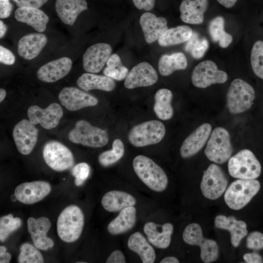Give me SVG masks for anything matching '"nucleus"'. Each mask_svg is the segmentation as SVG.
Listing matches in <instances>:
<instances>
[{
	"label": "nucleus",
	"mask_w": 263,
	"mask_h": 263,
	"mask_svg": "<svg viewBox=\"0 0 263 263\" xmlns=\"http://www.w3.org/2000/svg\"><path fill=\"white\" fill-rule=\"evenodd\" d=\"M132 166L138 178L149 188L156 192L166 189L168 184L167 174L151 159L137 155L133 159Z\"/></svg>",
	"instance_id": "nucleus-1"
},
{
	"label": "nucleus",
	"mask_w": 263,
	"mask_h": 263,
	"mask_svg": "<svg viewBox=\"0 0 263 263\" xmlns=\"http://www.w3.org/2000/svg\"><path fill=\"white\" fill-rule=\"evenodd\" d=\"M84 224V217L81 209L75 205L69 206L61 211L57 218V234L65 242H74L81 235Z\"/></svg>",
	"instance_id": "nucleus-2"
},
{
	"label": "nucleus",
	"mask_w": 263,
	"mask_h": 263,
	"mask_svg": "<svg viewBox=\"0 0 263 263\" xmlns=\"http://www.w3.org/2000/svg\"><path fill=\"white\" fill-rule=\"evenodd\" d=\"M255 98L254 88L245 81L236 78L231 82L226 93V106L232 114L242 113L250 108Z\"/></svg>",
	"instance_id": "nucleus-3"
},
{
	"label": "nucleus",
	"mask_w": 263,
	"mask_h": 263,
	"mask_svg": "<svg viewBox=\"0 0 263 263\" xmlns=\"http://www.w3.org/2000/svg\"><path fill=\"white\" fill-rule=\"evenodd\" d=\"M260 187V182L255 179H239L235 180L225 191V202L232 209H241L258 192Z\"/></svg>",
	"instance_id": "nucleus-4"
},
{
	"label": "nucleus",
	"mask_w": 263,
	"mask_h": 263,
	"mask_svg": "<svg viewBox=\"0 0 263 263\" xmlns=\"http://www.w3.org/2000/svg\"><path fill=\"white\" fill-rule=\"evenodd\" d=\"M230 175L235 178L255 179L261 173V165L254 153L244 149L231 157L228 163Z\"/></svg>",
	"instance_id": "nucleus-5"
},
{
	"label": "nucleus",
	"mask_w": 263,
	"mask_h": 263,
	"mask_svg": "<svg viewBox=\"0 0 263 263\" xmlns=\"http://www.w3.org/2000/svg\"><path fill=\"white\" fill-rule=\"evenodd\" d=\"M68 137L74 143L93 148L104 147L109 141L106 131L91 125L84 120L76 122L75 127L69 132Z\"/></svg>",
	"instance_id": "nucleus-6"
},
{
	"label": "nucleus",
	"mask_w": 263,
	"mask_h": 263,
	"mask_svg": "<svg viewBox=\"0 0 263 263\" xmlns=\"http://www.w3.org/2000/svg\"><path fill=\"white\" fill-rule=\"evenodd\" d=\"M233 151L230 136L228 132L223 127H216L211 133L205 154L211 161L223 164L230 157Z\"/></svg>",
	"instance_id": "nucleus-7"
},
{
	"label": "nucleus",
	"mask_w": 263,
	"mask_h": 263,
	"mask_svg": "<svg viewBox=\"0 0 263 263\" xmlns=\"http://www.w3.org/2000/svg\"><path fill=\"white\" fill-rule=\"evenodd\" d=\"M166 133L164 125L158 120H150L134 126L128 134L130 143L142 147L160 142Z\"/></svg>",
	"instance_id": "nucleus-8"
},
{
	"label": "nucleus",
	"mask_w": 263,
	"mask_h": 263,
	"mask_svg": "<svg viewBox=\"0 0 263 263\" xmlns=\"http://www.w3.org/2000/svg\"><path fill=\"white\" fill-rule=\"evenodd\" d=\"M182 237L186 244L200 247V257L203 262L209 263L218 259V244L215 241L203 236L201 227L198 224L194 223L188 225L183 231Z\"/></svg>",
	"instance_id": "nucleus-9"
},
{
	"label": "nucleus",
	"mask_w": 263,
	"mask_h": 263,
	"mask_svg": "<svg viewBox=\"0 0 263 263\" xmlns=\"http://www.w3.org/2000/svg\"><path fill=\"white\" fill-rule=\"evenodd\" d=\"M43 156L47 165L56 171L65 170L74 164V157L71 151L56 141H49L44 145Z\"/></svg>",
	"instance_id": "nucleus-10"
},
{
	"label": "nucleus",
	"mask_w": 263,
	"mask_h": 263,
	"mask_svg": "<svg viewBox=\"0 0 263 263\" xmlns=\"http://www.w3.org/2000/svg\"><path fill=\"white\" fill-rule=\"evenodd\" d=\"M227 184V178L223 170L218 165L211 164L203 175L200 188L206 198L215 200L224 193Z\"/></svg>",
	"instance_id": "nucleus-11"
},
{
	"label": "nucleus",
	"mask_w": 263,
	"mask_h": 263,
	"mask_svg": "<svg viewBox=\"0 0 263 263\" xmlns=\"http://www.w3.org/2000/svg\"><path fill=\"white\" fill-rule=\"evenodd\" d=\"M227 74L219 70L216 63L210 60L203 61L195 66L191 75L193 85L205 88L213 84H222L227 79Z\"/></svg>",
	"instance_id": "nucleus-12"
},
{
	"label": "nucleus",
	"mask_w": 263,
	"mask_h": 263,
	"mask_svg": "<svg viewBox=\"0 0 263 263\" xmlns=\"http://www.w3.org/2000/svg\"><path fill=\"white\" fill-rule=\"evenodd\" d=\"M63 114L62 108L56 103L50 104L45 109L41 108L37 105H33L27 111L29 120L32 124H40L43 128L47 130L56 127Z\"/></svg>",
	"instance_id": "nucleus-13"
},
{
	"label": "nucleus",
	"mask_w": 263,
	"mask_h": 263,
	"mask_svg": "<svg viewBox=\"0 0 263 263\" xmlns=\"http://www.w3.org/2000/svg\"><path fill=\"white\" fill-rule=\"evenodd\" d=\"M13 137L18 151L23 155H28L37 143L38 130L29 120L22 119L14 127Z\"/></svg>",
	"instance_id": "nucleus-14"
},
{
	"label": "nucleus",
	"mask_w": 263,
	"mask_h": 263,
	"mask_svg": "<svg viewBox=\"0 0 263 263\" xmlns=\"http://www.w3.org/2000/svg\"><path fill=\"white\" fill-rule=\"evenodd\" d=\"M112 51L111 46L98 43L90 46L83 56V67L90 73L100 72L106 64Z\"/></svg>",
	"instance_id": "nucleus-15"
},
{
	"label": "nucleus",
	"mask_w": 263,
	"mask_h": 263,
	"mask_svg": "<svg viewBox=\"0 0 263 263\" xmlns=\"http://www.w3.org/2000/svg\"><path fill=\"white\" fill-rule=\"evenodd\" d=\"M58 99L63 106L71 111L94 106L98 103V99L96 97L73 87L62 89L59 93Z\"/></svg>",
	"instance_id": "nucleus-16"
},
{
	"label": "nucleus",
	"mask_w": 263,
	"mask_h": 263,
	"mask_svg": "<svg viewBox=\"0 0 263 263\" xmlns=\"http://www.w3.org/2000/svg\"><path fill=\"white\" fill-rule=\"evenodd\" d=\"M51 190L50 184L43 181L22 183L15 190V195L19 201L24 204L37 203L47 196Z\"/></svg>",
	"instance_id": "nucleus-17"
},
{
	"label": "nucleus",
	"mask_w": 263,
	"mask_h": 263,
	"mask_svg": "<svg viewBox=\"0 0 263 263\" xmlns=\"http://www.w3.org/2000/svg\"><path fill=\"white\" fill-rule=\"evenodd\" d=\"M157 80V73L152 66L148 62H142L132 69L124 85L126 88L131 89L152 85Z\"/></svg>",
	"instance_id": "nucleus-18"
},
{
	"label": "nucleus",
	"mask_w": 263,
	"mask_h": 263,
	"mask_svg": "<svg viewBox=\"0 0 263 263\" xmlns=\"http://www.w3.org/2000/svg\"><path fill=\"white\" fill-rule=\"evenodd\" d=\"M211 130L210 124L204 123L188 135L181 146L180 153L181 157L188 158L197 153L206 144Z\"/></svg>",
	"instance_id": "nucleus-19"
},
{
	"label": "nucleus",
	"mask_w": 263,
	"mask_h": 263,
	"mask_svg": "<svg viewBox=\"0 0 263 263\" xmlns=\"http://www.w3.org/2000/svg\"><path fill=\"white\" fill-rule=\"evenodd\" d=\"M51 226L49 219L41 217L37 219L30 217L27 220L28 231L35 246L39 249L46 250L54 246V241L47 237Z\"/></svg>",
	"instance_id": "nucleus-20"
},
{
	"label": "nucleus",
	"mask_w": 263,
	"mask_h": 263,
	"mask_svg": "<svg viewBox=\"0 0 263 263\" xmlns=\"http://www.w3.org/2000/svg\"><path fill=\"white\" fill-rule=\"evenodd\" d=\"M72 61L68 57H62L51 61L40 67L37 72L38 78L51 83L65 76L72 67Z\"/></svg>",
	"instance_id": "nucleus-21"
},
{
	"label": "nucleus",
	"mask_w": 263,
	"mask_h": 263,
	"mask_svg": "<svg viewBox=\"0 0 263 263\" xmlns=\"http://www.w3.org/2000/svg\"><path fill=\"white\" fill-rule=\"evenodd\" d=\"M167 23L164 17H157L150 12L143 14L140 18L139 23L146 41L151 43L158 40L169 29Z\"/></svg>",
	"instance_id": "nucleus-22"
},
{
	"label": "nucleus",
	"mask_w": 263,
	"mask_h": 263,
	"mask_svg": "<svg viewBox=\"0 0 263 263\" xmlns=\"http://www.w3.org/2000/svg\"><path fill=\"white\" fill-rule=\"evenodd\" d=\"M143 230L148 241L155 247L165 249L169 245L173 231V225L171 223L161 225L149 222L144 225Z\"/></svg>",
	"instance_id": "nucleus-23"
},
{
	"label": "nucleus",
	"mask_w": 263,
	"mask_h": 263,
	"mask_svg": "<svg viewBox=\"0 0 263 263\" xmlns=\"http://www.w3.org/2000/svg\"><path fill=\"white\" fill-rule=\"evenodd\" d=\"M47 37L41 33H32L22 37L19 41V55L26 60L37 56L47 44Z\"/></svg>",
	"instance_id": "nucleus-24"
},
{
	"label": "nucleus",
	"mask_w": 263,
	"mask_h": 263,
	"mask_svg": "<svg viewBox=\"0 0 263 263\" xmlns=\"http://www.w3.org/2000/svg\"><path fill=\"white\" fill-rule=\"evenodd\" d=\"M214 224L216 227L230 232L231 243L234 247L238 246L241 240L247 234L245 223L233 216L218 215L215 218Z\"/></svg>",
	"instance_id": "nucleus-25"
},
{
	"label": "nucleus",
	"mask_w": 263,
	"mask_h": 263,
	"mask_svg": "<svg viewBox=\"0 0 263 263\" xmlns=\"http://www.w3.org/2000/svg\"><path fill=\"white\" fill-rule=\"evenodd\" d=\"M15 18L19 22L31 26L38 32H44L49 18L42 10L37 8L18 7L15 12Z\"/></svg>",
	"instance_id": "nucleus-26"
},
{
	"label": "nucleus",
	"mask_w": 263,
	"mask_h": 263,
	"mask_svg": "<svg viewBox=\"0 0 263 263\" xmlns=\"http://www.w3.org/2000/svg\"><path fill=\"white\" fill-rule=\"evenodd\" d=\"M56 12L64 24L73 25L79 14L88 9L86 0H56Z\"/></svg>",
	"instance_id": "nucleus-27"
},
{
	"label": "nucleus",
	"mask_w": 263,
	"mask_h": 263,
	"mask_svg": "<svg viewBox=\"0 0 263 263\" xmlns=\"http://www.w3.org/2000/svg\"><path fill=\"white\" fill-rule=\"evenodd\" d=\"M208 0H184L180 6L181 20L188 24H199L204 19V13L207 11Z\"/></svg>",
	"instance_id": "nucleus-28"
},
{
	"label": "nucleus",
	"mask_w": 263,
	"mask_h": 263,
	"mask_svg": "<svg viewBox=\"0 0 263 263\" xmlns=\"http://www.w3.org/2000/svg\"><path fill=\"white\" fill-rule=\"evenodd\" d=\"M101 205L107 211H120L136 204L135 198L131 194L120 190H111L106 193L102 198Z\"/></svg>",
	"instance_id": "nucleus-29"
},
{
	"label": "nucleus",
	"mask_w": 263,
	"mask_h": 263,
	"mask_svg": "<svg viewBox=\"0 0 263 263\" xmlns=\"http://www.w3.org/2000/svg\"><path fill=\"white\" fill-rule=\"evenodd\" d=\"M136 209L133 206L126 207L108 224V231L112 235L124 233L131 229L136 220Z\"/></svg>",
	"instance_id": "nucleus-30"
},
{
	"label": "nucleus",
	"mask_w": 263,
	"mask_h": 263,
	"mask_svg": "<svg viewBox=\"0 0 263 263\" xmlns=\"http://www.w3.org/2000/svg\"><path fill=\"white\" fill-rule=\"evenodd\" d=\"M76 84L80 88L85 91L96 89L110 92L115 87V83L112 78L90 73L82 74L77 79Z\"/></svg>",
	"instance_id": "nucleus-31"
},
{
	"label": "nucleus",
	"mask_w": 263,
	"mask_h": 263,
	"mask_svg": "<svg viewBox=\"0 0 263 263\" xmlns=\"http://www.w3.org/2000/svg\"><path fill=\"white\" fill-rule=\"evenodd\" d=\"M128 247L137 254L143 263H153L156 254L153 247L139 232H136L129 238Z\"/></svg>",
	"instance_id": "nucleus-32"
},
{
	"label": "nucleus",
	"mask_w": 263,
	"mask_h": 263,
	"mask_svg": "<svg viewBox=\"0 0 263 263\" xmlns=\"http://www.w3.org/2000/svg\"><path fill=\"white\" fill-rule=\"evenodd\" d=\"M187 59L183 53L163 55L158 62V70L163 76H168L177 70H185L187 67Z\"/></svg>",
	"instance_id": "nucleus-33"
},
{
	"label": "nucleus",
	"mask_w": 263,
	"mask_h": 263,
	"mask_svg": "<svg viewBox=\"0 0 263 263\" xmlns=\"http://www.w3.org/2000/svg\"><path fill=\"white\" fill-rule=\"evenodd\" d=\"M172 98V94L167 89H160L156 92L153 111L159 119L167 120L172 117L173 110L171 105Z\"/></svg>",
	"instance_id": "nucleus-34"
},
{
	"label": "nucleus",
	"mask_w": 263,
	"mask_h": 263,
	"mask_svg": "<svg viewBox=\"0 0 263 263\" xmlns=\"http://www.w3.org/2000/svg\"><path fill=\"white\" fill-rule=\"evenodd\" d=\"M191 28L187 25H180L168 29L158 40L162 46H169L187 42L193 34Z\"/></svg>",
	"instance_id": "nucleus-35"
},
{
	"label": "nucleus",
	"mask_w": 263,
	"mask_h": 263,
	"mask_svg": "<svg viewBox=\"0 0 263 263\" xmlns=\"http://www.w3.org/2000/svg\"><path fill=\"white\" fill-rule=\"evenodd\" d=\"M225 19L222 16L213 19L208 25L209 35L213 41L218 42L223 48L227 47L233 40L232 36L224 30Z\"/></svg>",
	"instance_id": "nucleus-36"
},
{
	"label": "nucleus",
	"mask_w": 263,
	"mask_h": 263,
	"mask_svg": "<svg viewBox=\"0 0 263 263\" xmlns=\"http://www.w3.org/2000/svg\"><path fill=\"white\" fill-rule=\"evenodd\" d=\"M107 67L103 70L105 75L117 80H122L126 78L129 70L122 63L119 56L116 54H113L109 58Z\"/></svg>",
	"instance_id": "nucleus-37"
},
{
	"label": "nucleus",
	"mask_w": 263,
	"mask_h": 263,
	"mask_svg": "<svg viewBox=\"0 0 263 263\" xmlns=\"http://www.w3.org/2000/svg\"><path fill=\"white\" fill-rule=\"evenodd\" d=\"M124 146L120 139H116L113 143L112 150L99 154L98 160L103 167H108L118 161L124 154Z\"/></svg>",
	"instance_id": "nucleus-38"
},
{
	"label": "nucleus",
	"mask_w": 263,
	"mask_h": 263,
	"mask_svg": "<svg viewBox=\"0 0 263 263\" xmlns=\"http://www.w3.org/2000/svg\"><path fill=\"white\" fill-rule=\"evenodd\" d=\"M209 47V43L206 38H200L196 32H193L191 37L187 41L185 46L186 52L192 57L200 59L203 57Z\"/></svg>",
	"instance_id": "nucleus-39"
},
{
	"label": "nucleus",
	"mask_w": 263,
	"mask_h": 263,
	"mask_svg": "<svg viewBox=\"0 0 263 263\" xmlns=\"http://www.w3.org/2000/svg\"><path fill=\"white\" fill-rule=\"evenodd\" d=\"M36 247L29 243H24L20 247V253L18 256L19 263H42L43 256Z\"/></svg>",
	"instance_id": "nucleus-40"
},
{
	"label": "nucleus",
	"mask_w": 263,
	"mask_h": 263,
	"mask_svg": "<svg viewBox=\"0 0 263 263\" xmlns=\"http://www.w3.org/2000/svg\"><path fill=\"white\" fill-rule=\"evenodd\" d=\"M250 61L254 74L263 79V41L258 40L253 44L250 55Z\"/></svg>",
	"instance_id": "nucleus-41"
},
{
	"label": "nucleus",
	"mask_w": 263,
	"mask_h": 263,
	"mask_svg": "<svg viewBox=\"0 0 263 263\" xmlns=\"http://www.w3.org/2000/svg\"><path fill=\"white\" fill-rule=\"evenodd\" d=\"M22 225L21 220L14 218L12 214L3 216L0 219V241L4 242L13 231L18 229Z\"/></svg>",
	"instance_id": "nucleus-42"
},
{
	"label": "nucleus",
	"mask_w": 263,
	"mask_h": 263,
	"mask_svg": "<svg viewBox=\"0 0 263 263\" xmlns=\"http://www.w3.org/2000/svg\"><path fill=\"white\" fill-rule=\"evenodd\" d=\"M90 172V167L86 163L76 165L72 169V174L75 177V184L76 186H81L88 178Z\"/></svg>",
	"instance_id": "nucleus-43"
},
{
	"label": "nucleus",
	"mask_w": 263,
	"mask_h": 263,
	"mask_svg": "<svg viewBox=\"0 0 263 263\" xmlns=\"http://www.w3.org/2000/svg\"><path fill=\"white\" fill-rule=\"evenodd\" d=\"M246 247L254 250L263 249V234L258 231L251 232L246 239Z\"/></svg>",
	"instance_id": "nucleus-44"
},
{
	"label": "nucleus",
	"mask_w": 263,
	"mask_h": 263,
	"mask_svg": "<svg viewBox=\"0 0 263 263\" xmlns=\"http://www.w3.org/2000/svg\"><path fill=\"white\" fill-rule=\"evenodd\" d=\"M0 61L8 65H13L15 61V57L13 54L2 45L0 46Z\"/></svg>",
	"instance_id": "nucleus-45"
},
{
	"label": "nucleus",
	"mask_w": 263,
	"mask_h": 263,
	"mask_svg": "<svg viewBox=\"0 0 263 263\" xmlns=\"http://www.w3.org/2000/svg\"><path fill=\"white\" fill-rule=\"evenodd\" d=\"M18 7H28L39 8L48 0H13Z\"/></svg>",
	"instance_id": "nucleus-46"
},
{
	"label": "nucleus",
	"mask_w": 263,
	"mask_h": 263,
	"mask_svg": "<svg viewBox=\"0 0 263 263\" xmlns=\"http://www.w3.org/2000/svg\"><path fill=\"white\" fill-rule=\"evenodd\" d=\"M13 6L10 0H0V18H8L13 10Z\"/></svg>",
	"instance_id": "nucleus-47"
},
{
	"label": "nucleus",
	"mask_w": 263,
	"mask_h": 263,
	"mask_svg": "<svg viewBox=\"0 0 263 263\" xmlns=\"http://www.w3.org/2000/svg\"><path fill=\"white\" fill-rule=\"evenodd\" d=\"M106 263H125L126 259L123 252L119 250L113 251L108 257Z\"/></svg>",
	"instance_id": "nucleus-48"
},
{
	"label": "nucleus",
	"mask_w": 263,
	"mask_h": 263,
	"mask_svg": "<svg viewBox=\"0 0 263 263\" xmlns=\"http://www.w3.org/2000/svg\"><path fill=\"white\" fill-rule=\"evenodd\" d=\"M135 6L139 9L146 11L152 10L155 4V0H132Z\"/></svg>",
	"instance_id": "nucleus-49"
},
{
	"label": "nucleus",
	"mask_w": 263,
	"mask_h": 263,
	"mask_svg": "<svg viewBox=\"0 0 263 263\" xmlns=\"http://www.w3.org/2000/svg\"><path fill=\"white\" fill-rule=\"evenodd\" d=\"M244 260L248 263H263L262 256L257 253H246L243 256Z\"/></svg>",
	"instance_id": "nucleus-50"
},
{
	"label": "nucleus",
	"mask_w": 263,
	"mask_h": 263,
	"mask_svg": "<svg viewBox=\"0 0 263 263\" xmlns=\"http://www.w3.org/2000/svg\"><path fill=\"white\" fill-rule=\"evenodd\" d=\"M222 5L227 8L233 7L238 0H217Z\"/></svg>",
	"instance_id": "nucleus-51"
},
{
	"label": "nucleus",
	"mask_w": 263,
	"mask_h": 263,
	"mask_svg": "<svg viewBox=\"0 0 263 263\" xmlns=\"http://www.w3.org/2000/svg\"><path fill=\"white\" fill-rule=\"evenodd\" d=\"M11 256L8 252H4L0 255V263H8L11 260Z\"/></svg>",
	"instance_id": "nucleus-52"
},
{
	"label": "nucleus",
	"mask_w": 263,
	"mask_h": 263,
	"mask_svg": "<svg viewBox=\"0 0 263 263\" xmlns=\"http://www.w3.org/2000/svg\"><path fill=\"white\" fill-rule=\"evenodd\" d=\"M179 260L174 257H167L163 259L160 263H179Z\"/></svg>",
	"instance_id": "nucleus-53"
},
{
	"label": "nucleus",
	"mask_w": 263,
	"mask_h": 263,
	"mask_svg": "<svg viewBox=\"0 0 263 263\" xmlns=\"http://www.w3.org/2000/svg\"><path fill=\"white\" fill-rule=\"evenodd\" d=\"M7 31V27L2 20H0V38H3Z\"/></svg>",
	"instance_id": "nucleus-54"
},
{
	"label": "nucleus",
	"mask_w": 263,
	"mask_h": 263,
	"mask_svg": "<svg viewBox=\"0 0 263 263\" xmlns=\"http://www.w3.org/2000/svg\"><path fill=\"white\" fill-rule=\"evenodd\" d=\"M6 95V91L3 89L0 88V102H2L3 99L5 98Z\"/></svg>",
	"instance_id": "nucleus-55"
},
{
	"label": "nucleus",
	"mask_w": 263,
	"mask_h": 263,
	"mask_svg": "<svg viewBox=\"0 0 263 263\" xmlns=\"http://www.w3.org/2000/svg\"><path fill=\"white\" fill-rule=\"evenodd\" d=\"M6 251V248L4 246L1 245L0 246V255L4 253Z\"/></svg>",
	"instance_id": "nucleus-56"
},
{
	"label": "nucleus",
	"mask_w": 263,
	"mask_h": 263,
	"mask_svg": "<svg viewBox=\"0 0 263 263\" xmlns=\"http://www.w3.org/2000/svg\"><path fill=\"white\" fill-rule=\"evenodd\" d=\"M11 199L13 202H15L18 200L17 198V197L15 195V194H14V195H12L11 196Z\"/></svg>",
	"instance_id": "nucleus-57"
}]
</instances>
